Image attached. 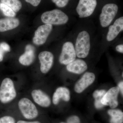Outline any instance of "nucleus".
Listing matches in <instances>:
<instances>
[{"mask_svg": "<svg viewBox=\"0 0 123 123\" xmlns=\"http://www.w3.org/2000/svg\"><path fill=\"white\" fill-rule=\"evenodd\" d=\"M69 0H52V2L55 3L57 7L59 8H63L65 7L69 1Z\"/></svg>", "mask_w": 123, "mask_h": 123, "instance_id": "5701e85b", "label": "nucleus"}, {"mask_svg": "<svg viewBox=\"0 0 123 123\" xmlns=\"http://www.w3.org/2000/svg\"><path fill=\"white\" fill-rule=\"evenodd\" d=\"M106 91L104 90H96L93 93V97L95 98V106L98 109H100L103 107L104 106L101 103L102 98L105 94Z\"/></svg>", "mask_w": 123, "mask_h": 123, "instance_id": "aec40b11", "label": "nucleus"}, {"mask_svg": "<svg viewBox=\"0 0 123 123\" xmlns=\"http://www.w3.org/2000/svg\"><path fill=\"white\" fill-rule=\"evenodd\" d=\"M61 99L65 102H68L70 100V92L68 88L60 87L56 89L53 95L52 101L53 104L55 105L58 104Z\"/></svg>", "mask_w": 123, "mask_h": 123, "instance_id": "f3484780", "label": "nucleus"}, {"mask_svg": "<svg viewBox=\"0 0 123 123\" xmlns=\"http://www.w3.org/2000/svg\"><path fill=\"white\" fill-rule=\"evenodd\" d=\"M53 29L52 25L45 24L38 27L35 33L33 42L37 45L44 44Z\"/></svg>", "mask_w": 123, "mask_h": 123, "instance_id": "6e6552de", "label": "nucleus"}, {"mask_svg": "<svg viewBox=\"0 0 123 123\" xmlns=\"http://www.w3.org/2000/svg\"><path fill=\"white\" fill-rule=\"evenodd\" d=\"M97 0H79L76 8L77 13L81 18L90 17L97 7Z\"/></svg>", "mask_w": 123, "mask_h": 123, "instance_id": "0eeeda50", "label": "nucleus"}, {"mask_svg": "<svg viewBox=\"0 0 123 123\" xmlns=\"http://www.w3.org/2000/svg\"><path fill=\"white\" fill-rule=\"evenodd\" d=\"M77 56L85 58L88 56L91 48L89 34L86 31H82L78 34L74 46Z\"/></svg>", "mask_w": 123, "mask_h": 123, "instance_id": "f257e3e1", "label": "nucleus"}, {"mask_svg": "<svg viewBox=\"0 0 123 123\" xmlns=\"http://www.w3.org/2000/svg\"><path fill=\"white\" fill-rule=\"evenodd\" d=\"M20 24L17 18H8L0 19V32H4L15 29Z\"/></svg>", "mask_w": 123, "mask_h": 123, "instance_id": "dca6fc26", "label": "nucleus"}, {"mask_svg": "<svg viewBox=\"0 0 123 123\" xmlns=\"http://www.w3.org/2000/svg\"><path fill=\"white\" fill-rule=\"evenodd\" d=\"M16 96L13 81L10 78H5L0 86V101L2 103H8L14 99Z\"/></svg>", "mask_w": 123, "mask_h": 123, "instance_id": "7ed1b4c3", "label": "nucleus"}, {"mask_svg": "<svg viewBox=\"0 0 123 123\" xmlns=\"http://www.w3.org/2000/svg\"><path fill=\"white\" fill-rule=\"evenodd\" d=\"M64 123V122H61V123Z\"/></svg>", "mask_w": 123, "mask_h": 123, "instance_id": "7c9ffc66", "label": "nucleus"}, {"mask_svg": "<svg viewBox=\"0 0 123 123\" xmlns=\"http://www.w3.org/2000/svg\"><path fill=\"white\" fill-rule=\"evenodd\" d=\"M18 106L22 115L27 119H33L38 115V111L36 106L28 98H24L20 99Z\"/></svg>", "mask_w": 123, "mask_h": 123, "instance_id": "39448f33", "label": "nucleus"}, {"mask_svg": "<svg viewBox=\"0 0 123 123\" xmlns=\"http://www.w3.org/2000/svg\"><path fill=\"white\" fill-rule=\"evenodd\" d=\"M116 51L120 53H123V44H119L117 45L116 47Z\"/></svg>", "mask_w": 123, "mask_h": 123, "instance_id": "bb28decb", "label": "nucleus"}, {"mask_svg": "<svg viewBox=\"0 0 123 123\" xmlns=\"http://www.w3.org/2000/svg\"><path fill=\"white\" fill-rule=\"evenodd\" d=\"M75 47L72 42H66L62 46L59 61L62 64L67 65L75 60L76 57Z\"/></svg>", "mask_w": 123, "mask_h": 123, "instance_id": "423d86ee", "label": "nucleus"}, {"mask_svg": "<svg viewBox=\"0 0 123 123\" xmlns=\"http://www.w3.org/2000/svg\"><path fill=\"white\" fill-rule=\"evenodd\" d=\"M27 2L30 3L31 4L35 7L38 6L41 0H25Z\"/></svg>", "mask_w": 123, "mask_h": 123, "instance_id": "a878e982", "label": "nucleus"}, {"mask_svg": "<svg viewBox=\"0 0 123 123\" xmlns=\"http://www.w3.org/2000/svg\"><path fill=\"white\" fill-rule=\"evenodd\" d=\"M119 90H120L121 94H123V81H121L118 84V86Z\"/></svg>", "mask_w": 123, "mask_h": 123, "instance_id": "c756f323", "label": "nucleus"}, {"mask_svg": "<svg viewBox=\"0 0 123 123\" xmlns=\"http://www.w3.org/2000/svg\"><path fill=\"white\" fill-rule=\"evenodd\" d=\"M0 9L4 15L9 17L14 18L16 15L15 12L11 8L2 3H0Z\"/></svg>", "mask_w": 123, "mask_h": 123, "instance_id": "412c9836", "label": "nucleus"}, {"mask_svg": "<svg viewBox=\"0 0 123 123\" xmlns=\"http://www.w3.org/2000/svg\"><path fill=\"white\" fill-rule=\"evenodd\" d=\"M17 123H41L39 121H26L24 120H20L17 122Z\"/></svg>", "mask_w": 123, "mask_h": 123, "instance_id": "cd10ccee", "label": "nucleus"}, {"mask_svg": "<svg viewBox=\"0 0 123 123\" xmlns=\"http://www.w3.org/2000/svg\"><path fill=\"white\" fill-rule=\"evenodd\" d=\"M41 20L45 24L62 25L68 22L69 18L61 10L55 9L44 12L41 16Z\"/></svg>", "mask_w": 123, "mask_h": 123, "instance_id": "f03ea898", "label": "nucleus"}, {"mask_svg": "<svg viewBox=\"0 0 123 123\" xmlns=\"http://www.w3.org/2000/svg\"><path fill=\"white\" fill-rule=\"evenodd\" d=\"M0 123H15V120L12 117L6 116L0 118Z\"/></svg>", "mask_w": 123, "mask_h": 123, "instance_id": "4be33fe9", "label": "nucleus"}, {"mask_svg": "<svg viewBox=\"0 0 123 123\" xmlns=\"http://www.w3.org/2000/svg\"><path fill=\"white\" fill-rule=\"evenodd\" d=\"M119 89L118 86L111 88L101 99V102L104 106H109L112 109L115 108L118 105L117 100Z\"/></svg>", "mask_w": 123, "mask_h": 123, "instance_id": "1a4fd4ad", "label": "nucleus"}, {"mask_svg": "<svg viewBox=\"0 0 123 123\" xmlns=\"http://www.w3.org/2000/svg\"><path fill=\"white\" fill-rule=\"evenodd\" d=\"M123 30V17H121L117 18L114 24L109 26L107 35V40L109 42L114 40Z\"/></svg>", "mask_w": 123, "mask_h": 123, "instance_id": "f8f14e48", "label": "nucleus"}, {"mask_svg": "<svg viewBox=\"0 0 123 123\" xmlns=\"http://www.w3.org/2000/svg\"><path fill=\"white\" fill-rule=\"evenodd\" d=\"M0 1L15 12H18L22 7V4L19 0H0Z\"/></svg>", "mask_w": 123, "mask_h": 123, "instance_id": "6ab92c4d", "label": "nucleus"}, {"mask_svg": "<svg viewBox=\"0 0 123 123\" xmlns=\"http://www.w3.org/2000/svg\"><path fill=\"white\" fill-rule=\"evenodd\" d=\"M111 117V123H123V113L121 111L116 109H111L108 111Z\"/></svg>", "mask_w": 123, "mask_h": 123, "instance_id": "a211bd4d", "label": "nucleus"}, {"mask_svg": "<svg viewBox=\"0 0 123 123\" xmlns=\"http://www.w3.org/2000/svg\"><path fill=\"white\" fill-rule=\"evenodd\" d=\"M0 47L5 52H8L10 51V47L7 43L2 42L0 43Z\"/></svg>", "mask_w": 123, "mask_h": 123, "instance_id": "393cba45", "label": "nucleus"}, {"mask_svg": "<svg viewBox=\"0 0 123 123\" xmlns=\"http://www.w3.org/2000/svg\"><path fill=\"white\" fill-rule=\"evenodd\" d=\"M35 49L32 45L28 44L25 47V51L19 57L20 64L24 66H29L33 63L35 58Z\"/></svg>", "mask_w": 123, "mask_h": 123, "instance_id": "4468645a", "label": "nucleus"}, {"mask_svg": "<svg viewBox=\"0 0 123 123\" xmlns=\"http://www.w3.org/2000/svg\"><path fill=\"white\" fill-rule=\"evenodd\" d=\"M33 100L38 105L44 107H47L51 104L50 98L48 95L40 90H35L31 93Z\"/></svg>", "mask_w": 123, "mask_h": 123, "instance_id": "ddd939ff", "label": "nucleus"}, {"mask_svg": "<svg viewBox=\"0 0 123 123\" xmlns=\"http://www.w3.org/2000/svg\"><path fill=\"white\" fill-rule=\"evenodd\" d=\"M95 77L94 74L86 73L75 84V90L77 93H81L94 82Z\"/></svg>", "mask_w": 123, "mask_h": 123, "instance_id": "9b49d317", "label": "nucleus"}, {"mask_svg": "<svg viewBox=\"0 0 123 123\" xmlns=\"http://www.w3.org/2000/svg\"><path fill=\"white\" fill-rule=\"evenodd\" d=\"M40 64V70L42 73L46 74L50 70L53 65L54 56L52 53L48 51H44L38 55Z\"/></svg>", "mask_w": 123, "mask_h": 123, "instance_id": "9d476101", "label": "nucleus"}, {"mask_svg": "<svg viewBox=\"0 0 123 123\" xmlns=\"http://www.w3.org/2000/svg\"><path fill=\"white\" fill-rule=\"evenodd\" d=\"M5 52L0 47V62L2 61L4 58V53Z\"/></svg>", "mask_w": 123, "mask_h": 123, "instance_id": "c85d7f7f", "label": "nucleus"}, {"mask_svg": "<svg viewBox=\"0 0 123 123\" xmlns=\"http://www.w3.org/2000/svg\"><path fill=\"white\" fill-rule=\"evenodd\" d=\"M88 68L86 63L81 59H75L67 65L66 69L68 72L76 74H81L84 73Z\"/></svg>", "mask_w": 123, "mask_h": 123, "instance_id": "2eb2a0df", "label": "nucleus"}, {"mask_svg": "<svg viewBox=\"0 0 123 123\" xmlns=\"http://www.w3.org/2000/svg\"><path fill=\"white\" fill-rule=\"evenodd\" d=\"M67 123H80V119L76 116H70L68 118Z\"/></svg>", "mask_w": 123, "mask_h": 123, "instance_id": "b1692460", "label": "nucleus"}, {"mask_svg": "<svg viewBox=\"0 0 123 123\" xmlns=\"http://www.w3.org/2000/svg\"><path fill=\"white\" fill-rule=\"evenodd\" d=\"M118 10L117 5L113 3L108 4L103 7L99 15V21L103 27H107L114 19Z\"/></svg>", "mask_w": 123, "mask_h": 123, "instance_id": "20e7f679", "label": "nucleus"}]
</instances>
